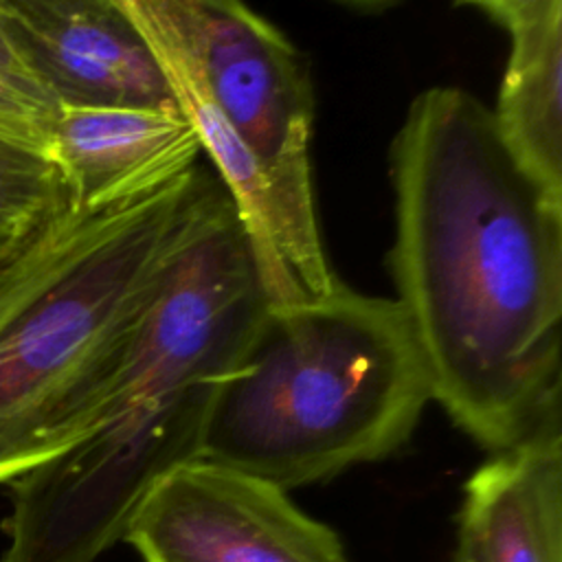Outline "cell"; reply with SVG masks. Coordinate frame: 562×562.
<instances>
[{
	"instance_id": "obj_1",
	"label": "cell",
	"mask_w": 562,
	"mask_h": 562,
	"mask_svg": "<svg viewBox=\"0 0 562 562\" xmlns=\"http://www.w3.org/2000/svg\"><path fill=\"white\" fill-rule=\"evenodd\" d=\"M391 182L389 272L432 400L474 443L507 450L560 417L562 202L454 86L408 105Z\"/></svg>"
},
{
	"instance_id": "obj_2",
	"label": "cell",
	"mask_w": 562,
	"mask_h": 562,
	"mask_svg": "<svg viewBox=\"0 0 562 562\" xmlns=\"http://www.w3.org/2000/svg\"><path fill=\"white\" fill-rule=\"evenodd\" d=\"M268 296L235 209L211 178L154 301L130 336L88 432L11 485L0 562H94L143 498L198 461L213 397Z\"/></svg>"
},
{
	"instance_id": "obj_3",
	"label": "cell",
	"mask_w": 562,
	"mask_h": 562,
	"mask_svg": "<svg viewBox=\"0 0 562 562\" xmlns=\"http://www.w3.org/2000/svg\"><path fill=\"white\" fill-rule=\"evenodd\" d=\"M211 178L195 167L103 211L66 202L0 244V483L88 432Z\"/></svg>"
},
{
	"instance_id": "obj_4",
	"label": "cell",
	"mask_w": 562,
	"mask_h": 562,
	"mask_svg": "<svg viewBox=\"0 0 562 562\" xmlns=\"http://www.w3.org/2000/svg\"><path fill=\"white\" fill-rule=\"evenodd\" d=\"M432 402L395 299L336 281L316 299L268 303L217 389L198 461L288 492L397 452Z\"/></svg>"
},
{
	"instance_id": "obj_5",
	"label": "cell",
	"mask_w": 562,
	"mask_h": 562,
	"mask_svg": "<svg viewBox=\"0 0 562 562\" xmlns=\"http://www.w3.org/2000/svg\"><path fill=\"white\" fill-rule=\"evenodd\" d=\"M202 86L266 178L288 241V268L303 299L338 281L316 217L310 136L314 86L296 46L235 0H156Z\"/></svg>"
},
{
	"instance_id": "obj_6",
	"label": "cell",
	"mask_w": 562,
	"mask_h": 562,
	"mask_svg": "<svg viewBox=\"0 0 562 562\" xmlns=\"http://www.w3.org/2000/svg\"><path fill=\"white\" fill-rule=\"evenodd\" d=\"M123 540L143 562H347L338 533L288 492L209 461L156 483Z\"/></svg>"
},
{
	"instance_id": "obj_7",
	"label": "cell",
	"mask_w": 562,
	"mask_h": 562,
	"mask_svg": "<svg viewBox=\"0 0 562 562\" xmlns=\"http://www.w3.org/2000/svg\"><path fill=\"white\" fill-rule=\"evenodd\" d=\"M0 11L59 103L180 110L123 0H0Z\"/></svg>"
},
{
	"instance_id": "obj_8",
	"label": "cell",
	"mask_w": 562,
	"mask_h": 562,
	"mask_svg": "<svg viewBox=\"0 0 562 562\" xmlns=\"http://www.w3.org/2000/svg\"><path fill=\"white\" fill-rule=\"evenodd\" d=\"M198 134L182 110L59 103L48 160L75 209L143 200L198 167Z\"/></svg>"
},
{
	"instance_id": "obj_9",
	"label": "cell",
	"mask_w": 562,
	"mask_h": 562,
	"mask_svg": "<svg viewBox=\"0 0 562 562\" xmlns=\"http://www.w3.org/2000/svg\"><path fill=\"white\" fill-rule=\"evenodd\" d=\"M450 562H562L560 417L470 474Z\"/></svg>"
},
{
	"instance_id": "obj_10",
	"label": "cell",
	"mask_w": 562,
	"mask_h": 562,
	"mask_svg": "<svg viewBox=\"0 0 562 562\" xmlns=\"http://www.w3.org/2000/svg\"><path fill=\"white\" fill-rule=\"evenodd\" d=\"M509 37V55L490 108L496 134L518 167L562 202V2L470 0Z\"/></svg>"
},
{
	"instance_id": "obj_11",
	"label": "cell",
	"mask_w": 562,
	"mask_h": 562,
	"mask_svg": "<svg viewBox=\"0 0 562 562\" xmlns=\"http://www.w3.org/2000/svg\"><path fill=\"white\" fill-rule=\"evenodd\" d=\"M59 101L0 11V140L48 160Z\"/></svg>"
},
{
	"instance_id": "obj_12",
	"label": "cell",
	"mask_w": 562,
	"mask_h": 562,
	"mask_svg": "<svg viewBox=\"0 0 562 562\" xmlns=\"http://www.w3.org/2000/svg\"><path fill=\"white\" fill-rule=\"evenodd\" d=\"M66 202L50 160L0 140V241L22 235Z\"/></svg>"
},
{
	"instance_id": "obj_13",
	"label": "cell",
	"mask_w": 562,
	"mask_h": 562,
	"mask_svg": "<svg viewBox=\"0 0 562 562\" xmlns=\"http://www.w3.org/2000/svg\"><path fill=\"white\" fill-rule=\"evenodd\" d=\"M0 244H4V241H0Z\"/></svg>"
}]
</instances>
